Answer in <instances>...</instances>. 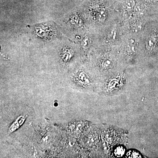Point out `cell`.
Instances as JSON below:
<instances>
[{
  "mask_svg": "<svg viewBox=\"0 0 158 158\" xmlns=\"http://www.w3.org/2000/svg\"><path fill=\"white\" fill-rule=\"evenodd\" d=\"M88 7L90 14L94 15L92 17L101 22L104 20L106 17L109 6L104 0H95L89 2Z\"/></svg>",
  "mask_w": 158,
  "mask_h": 158,
  "instance_id": "obj_1",
  "label": "cell"
},
{
  "mask_svg": "<svg viewBox=\"0 0 158 158\" xmlns=\"http://www.w3.org/2000/svg\"><path fill=\"white\" fill-rule=\"evenodd\" d=\"M149 52H155L158 51V29H153L149 33L146 42Z\"/></svg>",
  "mask_w": 158,
  "mask_h": 158,
  "instance_id": "obj_2",
  "label": "cell"
},
{
  "mask_svg": "<svg viewBox=\"0 0 158 158\" xmlns=\"http://www.w3.org/2000/svg\"><path fill=\"white\" fill-rule=\"evenodd\" d=\"M77 82L83 87H87L91 85V81L90 77L83 71H80L77 73L75 77Z\"/></svg>",
  "mask_w": 158,
  "mask_h": 158,
  "instance_id": "obj_3",
  "label": "cell"
},
{
  "mask_svg": "<svg viewBox=\"0 0 158 158\" xmlns=\"http://www.w3.org/2000/svg\"><path fill=\"white\" fill-rule=\"evenodd\" d=\"M27 117V115H21L19 116L9 127L8 132L12 133L18 129L23 124Z\"/></svg>",
  "mask_w": 158,
  "mask_h": 158,
  "instance_id": "obj_4",
  "label": "cell"
},
{
  "mask_svg": "<svg viewBox=\"0 0 158 158\" xmlns=\"http://www.w3.org/2000/svg\"><path fill=\"white\" fill-rule=\"evenodd\" d=\"M121 79H122V77H116L110 80L107 86L108 90L110 91H113L121 87L122 85V82H123V80Z\"/></svg>",
  "mask_w": 158,
  "mask_h": 158,
  "instance_id": "obj_5",
  "label": "cell"
},
{
  "mask_svg": "<svg viewBox=\"0 0 158 158\" xmlns=\"http://www.w3.org/2000/svg\"><path fill=\"white\" fill-rule=\"evenodd\" d=\"M68 23L69 24L71 25L72 27H78L83 24V21L79 15L74 14L72 15L68 18Z\"/></svg>",
  "mask_w": 158,
  "mask_h": 158,
  "instance_id": "obj_6",
  "label": "cell"
},
{
  "mask_svg": "<svg viewBox=\"0 0 158 158\" xmlns=\"http://www.w3.org/2000/svg\"><path fill=\"white\" fill-rule=\"evenodd\" d=\"M74 55L73 51L68 47L65 48L62 50L61 52V58L62 61L68 62L72 59Z\"/></svg>",
  "mask_w": 158,
  "mask_h": 158,
  "instance_id": "obj_7",
  "label": "cell"
},
{
  "mask_svg": "<svg viewBox=\"0 0 158 158\" xmlns=\"http://www.w3.org/2000/svg\"><path fill=\"white\" fill-rule=\"evenodd\" d=\"M113 65V60L110 58H106L102 60L101 66L103 69H108L112 68Z\"/></svg>",
  "mask_w": 158,
  "mask_h": 158,
  "instance_id": "obj_8",
  "label": "cell"
},
{
  "mask_svg": "<svg viewBox=\"0 0 158 158\" xmlns=\"http://www.w3.org/2000/svg\"><path fill=\"white\" fill-rule=\"evenodd\" d=\"M125 152V148L121 146H119L116 147L114 151V155L118 157H122L124 155Z\"/></svg>",
  "mask_w": 158,
  "mask_h": 158,
  "instance_id": "obj_9",
  "label": "cell"
},
{
  "mask_svg": "<svg viewBox=\"0 0 158 158\" xmlns=\"http://www.w3.org/2000/svg\"><path fill=\"white\" fill-rule=\"evenodd\" d=\"M127 157L128 158H141V155L139 152L135 151H131L127 153Z\"/></svg>",
  "mask_w": 158,
  "mask_h": 158,
  "instance_id": "obj_10",
  "label": "cell"
},
{
  "mask_svg": "<svg viewBox=\"0 0 158 158\" xmlns=\"http://www.w3.org/2000/svg\"><path fill=\"white\" fill-rule=\"evenodd\" d=\"M153 1H154V2H155L156 3H158V0H152Z\"/></svg>",
  "mask_w": 158,
  "mask_h": 158,
  "instance_id": "obj_11",
  "label": "cell"
}]
</instances>
